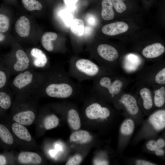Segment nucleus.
Segmentation results:
<instances>
[{
    "label": "nucleus",
    "instance_id": "obj_23",
    "mask_svg": "<svg viewBox=\"0 0 165 165\" xmlns=\"http://www.w3.org/2000/svg\"><path fill=\"white\" fill-rule=\"evenodd\" d=\"M0 138L5 143L9 145L12 144L13 138L9 130L4 125L0 124Z\"/></svg>",
    "mask_w": 165,
    "mask_h": 165
},
{
    "label": "nucleus",
    "instance_id": "obj_10",
    "mask_svg": "<svg viewBox=\"0 0 165 165\" xmlns=\"http://www.w3.org/2000/svg\"><path fill=\"white\" fill-rule=\"evenodd\" d=\"M120 101L130 114L134 115L138 112L139 108L136 100L132 95L128 94H124L121 97Z\"/></svg>",
    "mask_w": 165,
    "mask_h": 165
},
{
    "label": "nucleus",
    "instance_id": "obj_29",
    "mask_svg": "<svg viewBox=\"0 0 165 165\" xmlns=\"http://www.w3.org/2000/svg\"><path fill=\"white\" fill-rule=\"evenodd\" d=\"M165 145L164 140L162 138L157 140V141L153 140L148 141L146 144L147 148L149 150L152 151L156 150L161 148Z\"/></svg>",
    "mask_w": 165,
    "mask_h": 165
},
{
    "label": "nucleus",
    "instance_id": "obj_22",
    "mask_svg": "<svg viewBox=\"0 0 165 165\" xmlns=\"http://www.w3.org/2000/svg\"><path fill=\"white\" fill-rule=\"evenodd\" d=\"M140 94L143 100L144 107L147 110L151 109L153 103L150 90L148 88H144L140 90Z\"/></svg>",
    "mask_w": 165,
    "mask_h": 165
},
{
    "label": "nucleus",
    "instance_id": "obj_7",
    "mask_svg": "<svg viewBox=\"0 0 165 165\" xmlns=\"http://www.w3.org/2000/svg\"><path fill=\"white\" fill-rule=\"evenodd\" d=\"M100 84L102 86L107 88L109 93L114 95L119 93L123 86L122 82L119 80H115L112 84L110 78L107 77H102Z\"/></svg>",
    "mask_w": 165,
    "mask_h": 165
},
{
    "label": "nucleus",
    "instance_id": "obj_24",
    "mask_svg": "<svg viewBox=\"0 0 165 165\" xmlns=\"http://www.w3.org/2000/svg\"><path fill=\"white\" fill-rule=\"evenodd\" d=\"M154 102L157 107H160L164 104L165 101V88L163 86L154 91Z\"/></svg>",
    "mask_w": 165,
    "mask_h": 165
},
{
    "label": "nucleus",
    "instance_id": "obj_38",
    "mask_svg": "<svg viewBox=\"0 0 165 165\" xmlns=\"http://www.w3.org/2000/svg\"><path fill=\"white\" fill-rule=\"evenodd\" d=\"M94 162L95 165H108V162L106 161L105 160H96Z\"/></svg>",
    "mask_w": 165,
    "mask_h": 165
},
{
    "label": "nucleus",
    "instance_id": "obj_20",
    "mask_svg": "<svg viewBox=\"0 0 165 165\" xmlns=\"http://www.w3.org/2000/svg\"><path fill=\"white\" fill-rule=\"evenodd\" d=\"M57 37V35L54 32H48L45 33L41 38V42L43 47L47 51H52L53 46L52 41L56 39Z\"/></svg>",
    "mask_w": 165,
    "mask_h": 165
},
{
    "label": "nucleus",
    "instance_id": "obj_1",
    "mask_svg": "<svg viewBox=\"0 0 165 165\" xmlns=\"http://www.w3.org/2000/svg\"><path fill=\"white\" fill-rule=\"evenodd\" d=\"M73 89L66 83H53L49 85L46 92L49 96L59 98H66L72 94Z\"/></svg>",
    "mask_w": 165,
    "mask_h": 165
},
{
    "label": "nucleus",
    "instance_id": "obj_13",
    "mask_svg": "<svg viewBox=\"0 0 165 165\" xmlns=\"http://www.w3.org/2000/svg\"><path fill=\"white\" fill-rule=\"evenodd\" d=\"M35 115L31 111H25L17 113L13 117V120L23 125H29L34 122Z\"/></svg>",
    "mask_w": 165,
    "mask_h": 165
},
{
    "label": "nucleus",
    "instance_id": "obj_6",
    "mask_svg": "<svg viewBox=\"0 0 165 165\" xmlns=\"http://www.w3.org/2000/svg\"><path fill=\"white\" fill-rule=\"evenodd\" d=\"M165 51L164 46L160 43H156L148 45L143 50V55L147 58L158 57L164 53Z\"/></svg>",
    "mask_w": 165,
    "mask_h": 165
},
{
    "label": "nucleus",
    "instance_id": "obj_11",
    "mask_svg": "<svg viewBox=\"0 0 165 165\" xmlns=\"http://www.w3.org/2000/svg\"><path fill=\"white\" fill-rule=\"evenodd\" d=\"M17 61L14 64V69L20 72L27 69L29 67V60L25 52L22 50H17L16 53Z\"/></svg>",
    "mask_w": 165,
    "mask_h": 165
},
{
    "label": "nucleus",
    "instance_id": "obj_36",
    "mask_svg": "<svg viewBox=\"0 0 165 165\" xmlns=\"http://www.w3.org/2000/svg\"><path fill=\"white\" fill-rule=\"evenodd\" d=\"M135 163L137 165H155L156 164L147 161L138 160L136 161Z\"/></svg>",
    "mask_w": 165,
    "mask_h": 165
},
{
    "label": "nucleus",
    "instance_id": "obj_27",
    "mask_svg": "<svg viewBox=\"0 0 165 165\" xmlns=\"http://www.w3.org/2000/svg\"><path fill=\"white\" fill-rule=\"evenodd\" d=\"M24 8L28 11L40 10L42 8L41 4L36 0H22Z\"/></svg>",
    "mask_w": 165,
    "mask_h": 165
},
{
    "label": "nucleus",
    "instance_id": "obj_31",
    "mask_svg": "<svg viewBox=\"0 0 165 165\" xmlns=\"http://www.w3.org/2000/svg\"><path fill=\"white\" fill-rule=\"evenodd\" d=\"M113 6L119 13H122L127 9V7L122 0H111Z\"/></svg>",
    "mask_w": 165,
    "mask_h": 165
},
{
    "label": "nucleus",
    "instance_id": "obj_41",
    "mask_svg": "<svg viewBox=\"0 0 165 165\" xmlns=\"http://www.w3.org/2000/svg\"><path fill=\"white\" fill-rule=\"evenodd\" d=\"M155 151L156 154L157 155L162 156L164 154V151L161 148L158 149Z\"/></svg>",
    "mask_w": 165,
    "mask_h": 165
},
{
    "label": "nucleus",
    "instance_id": "obj_5",
    "mask_svg": "<svg viewBox=\"0 0 165 165\" xmlns=\"http://www.w3.org/2000/svg\"><path fill=\"white\" fill-rule=\"evenodd\" d=\"M97 51L100 56L104 59L109 61H113L118 57L116 50L113 46L106 44L99 46Z\"/></svg>",
    "mask_w": 165,
    "mask_h": 165
},
{
    "label": "nucleus",
    "instance_id": "obj_15",
    "mask_svg": "<svg viewBox=\"0 0 165 165\" xmlns=\"http://www.w3.org/2000/svg\"><path fill=\"white\" fill-rule=\"evenodd\" d=\"M33 78L32 74L27 71L18 75L13 81V85L19 89H21L29 84Z\"/></svg>",
    "mask_w": 165,
    "mask_h": 165
},
{
    "label": "nucleus",
    "instance_id": "obj_17",
    "mask_svg": "<svg viewBox=\"0 0 165 165\" xmlns=\"http://www.w3.org/2000/svg\"><path fill=\"white\" fill-rule=\"evenodd\" d=\"M31 53L35 58L33 63L35 66L43 67L46 65L47 61V58L42 51L38 48H34L31 50Z\"/></svg>",
    "mask_w": 165,
    "mask_h": 165
},
{
    "label": "nucleus",
    "instance_id": "obj_12",
    "mask_svg": "<svg viewBox=\"0 0 165 165\" xmlns=\"http://www.w3.org/2000/svg\"><path fill=\"white\" fill-rule=\"evenodd\" d=\"M19 162L22 164H38L42 161L40 156L34 152H24L20 153L18 157Z\"/></svg>",
    "mask_w": 165,
    "mask_h": 165
},
{
    "label": "nucleus",
    "instance_id": "obj_40",
    "mask_svg": "<svg viewBox=\"0 0 165 165\" xmlns=\"http://www.w3.org/2000/svg\"><path fill=\"white\" fill-rule=\"evenodd\" d=\"M6 38V36L4 33L0 32V43L4 41Z\"/></svg>",
    "mask_w": 165,
    "mask_h": 165
},
{
    "label": "nucleus",
    "instance_id": "obj_4",
    "mask_svg": "<svg viewBox=\"0 0 165 165\" xmlns=\"http://www.w3.org/2000/svg\"><path fill=\"white\" fill-rule=\"evenodd\" d=\"M129 26L126 23L118 21L111 23L104 26L102 29V32L109 36H114L127 31Z\"/></svg>",
    "mask_w": 165,
    "mask_h": 165
},
{
    "label": "nucleus",
    "instance_id": "obj_34",
    "mask_svg": "<svg viewBox=\"0 0 165 165\" xmlns=\"http://www.w3.org/2000/svg\"><path fill=\"white\" fill-rule=\"evenodd\" d=\"M86 20L87 23L90 25L94 26L96 24V18L93 15H88L86 17Z\"/></svg>",
    "mask_w": 165,
    "mask_h": 165
},
{
    "label": "nucleus",
    "instance_id": "obj_32",
    "mask_svg": "<svg viewBox=\"0 0 165 165\" xmlns=\"http://www.w3.org/2000/svg\"><path fill=\"white\" fill-rule=\"evenodd\" d=\"M82 156L79 154H76L70 158L66 163V165H78L82 161Z\"/></svg>",
    "mask_w": 165,
    "mask_h": 165
},
{
    "label": "nucleus",
    "instance_id": "obj_16",
    "mask_svg": "<svg viewBox=\"0 0 165 165\" xmlns=\"http://www.w3.org/2000/svg\"><path fill=\"white\" fill-rule=\"evenodd\" d=\"M13 131L16 135L20 139L30 141L31 136L27 128L23 125L17 123H14L12 125Z\"/></svg>",
    "mask_w": 165,
    "mask_h": 165
},
{
    "label": "nucleus",
    "instance_id": "obj_14",
    "mask_svg": "<svg viewBox=\"0 0 165 165\" xmlns=\"http://www.w3.org/2000/svg\"><path fill=\"white\" fill-rule=\"evenodd\" d=\"M70 139L73 142L84 144L90 142L92 139V137L88 131L79 130L72 133L70 136Z\"/></svg>",
    "mask_w": 165,
    "mask_h": 165
},
{
    "label": "nucleus",
    "instance_id": "obj_28",
    "mask_svg": "<svg viewBox=\"0 0 165 165\" xmlns=\"http://www.w3.org/2000/svg\"><path fill=\"white\" fill-rule=\"evenodd\" d=\"M10 20L9 16L0 10V32L5 33L9 29Z\"/></svg>",
    "mask_w": 165,
    "mask_h": 165
},
{
    "label": "nucleus",
    "instance_id": "obj_9",
    "mask_svg": "<svg viewBox=\"0 0 165 165\" xmlns=\"http://www.w3.org/2000/svg\"><path fill=\"white\" fill-rule=\"evenodd\" d=\"M149 120L156 130L163 129L165 127V111L160 110L155 112L150 116Z\"/></svg>",
    "mask_w": 165,
    "mask_h": 165
},
{
    "label": "nucleus",
    "instance_id": "obj_35",
    "mask_svg": "<svg viewBox=\"0 0 165 165\" xmlns=\"http://www.w3.org/2000/svg\"><path fill=\"white\" fill-rule=\"evenodd\" d=\"M6 81V76L5 73L2 71H0V88L3 87Z\"/></svg>",
    "mask_w": 165,
    "mask_h": 165
},
{
    "label": "nucleus",
    "instance_id": "obj_18",
    "mask_svg": "<svg viewBox=\"0 0 165 165\" xmlns=\"http://www.w3.org/2000/svg\"><path fill=\"white\" fill-rule=\"evenodd\" d=\"M67 121L69 126L73 130H77L81 127L80 117L78 112L74 109H71L68 111Z\"/></svg>",
    "mask_w": 165,
    "mask_h": 165
},
{
    "label": "nucleus",
    "instance_id": "obj_39",
    "mask_svg": "<svg viewBox=\"0 0 165 165\" xmlns=\"http://www.w3.org/2000/svg\"><path fill=\"white\" fill-rule=\"evenodd\" d=\"M6 163V160L5 157L0 155V165H5Z\"/></svg>",
    "mask_w": 165,
    "mask_h": 165
},
{
    "label": "nucleus",
    "instance_id": "obj_26",
    "mask_svg": "<svg viewBox=\"0 0 165 165\" xmlns=\"http://www.w3.org/2000/svg\"><path fill=\"white\" fill-rule=\"evenodd\" d=\"M134 128V122L131 119H129L123 123L120 128V131L124 135H129L133 133Z\"/></svg>",
    "mask_w": 165,
    "mask_h": 165
},
{
    "label": "nucleus",
    "instance_id": "obj_37",
    "mask_svg": "<svg viewBox=\"0 0 165 165\" xmlns=\"http://www.w3.org/2000/svg\"><path fill=\"white\" fill-rule=\"evenodd\" d=\"M79 1V0H63L64 2L68 7H73Z\"/></svg>",
    "mask_w": 165,
    "mask_h": 165
},
{
    "label": "nucleus",
    "instance_id": "obj_30",
    "mask_svg": "<svg viewBox=\"0 0 165 165\" xmlns=\"http://www.w3.org/2000/svg\"><path fill=\"white\" fill-rule=\"evenodd\" d=\"M11 105V100L9 95L4 92H0V107L7 109Z\"/></svg>",
    "mask_w": 165,
    "mask_h": 165
},
{
    "label": "nucleus",
    "instance_id": "obj_21",
    "mask_svg": "<svg viewBox=\"0 0 165 165\" xmlns=\"http://www.w3.org/2000/svg\"><path fill=\"white\" fill-rule=\"evenodd\" d=\"M70 29L72 32L77 36H82L84 33V23L79 19H75L70 24Z\"/></svg>",
    "mask_w": 165,
    "mask_h": 165
},
{
    "label": "nucleus",
    "instance_id": "obj_19",
    "mask_svg": "<svg viewBox=\"0 0 165 165\" xmlns=\"http://www.w3.org/2000/svg\"><path fill=\"white\" fill-rule=\"evenodd\" d=\"M101 16L105 20L113 19L114 17V12L111 0H103L102 3Z\"/></svg>",
    "mask_w": 165,
    "mask_h": 165
},
{
    "label": "nucleus",
    "instance_id": "obj_2",
    "mask_svg": "<svg viewBox=\"0 0 165 165\" xmlns=\"http://www.w3.org/2000/svg\"><path fill=\"white\" fill-rule=\"evenodd\" d=\"M86 117L91 119H105L110 115V112L106 107H102L97 103H94L88 106L85 110Z\"/></svg>",
    "mask_w": 165,
    "mask_h": 165
},
{
    "label": "nucleus",
    "instance_id": "obj_8",
    "mask_svg": "<svg viewBox=\"0 0 165 165\" xmlns=\"http://www.w3.org/2000/svg\"><path fill=\"white\" fill-rule=\"evenodd\" d=\"M15 27L16 32L21 37H27L30 33V22L28 18L25 16H21L16 21Z\"/></svg>",
    "mask_w": 165,
    "mask_h": 165
},
{
    "label": "nucleus",
    "instance_id": "obj_33",
    "mask_svg": "<svg viewBox=\"0 0 165 165\" xmlns=\"http://www.w3.org/2000/svg\"><path fill=\"white\" fill-rule=\"evenodd\" d=\"M156 83L160 84L165 83V68L161 70L156 75L155 78Z\"/></svg>",
    "mask_w": 165,
    "mask_h": 165
},
{
    "label": "nucleus",
    "instance_id": "obj_25",
    "mask_svg": "<svg viewBox=\"0 0 165 165\" xmlns=\"http://www.w3.org/2000/svg\"><path fill=\"white\" fill-rule=\"evenodd\" d=\"M59 123V120L58 118L54 114L47 116L43 121L44 127L47 130L56 127L58 126Z\"/></svg>",
    "mask_w": 165,
    "mask_h": 165
},
{
    "label": "nucleus",
    "instance_id": "obj_3",
    "mask_svg": "<svg viewBox=\"0 0 165 165\" xmlns=\"http://www.w3.org/2000/svg\"><path fill=\"white\" fill-rule=\"evenodd\" d=\"M75 66L79 71L89 76L96 75L99 71V68L96 64L87 59L78 60L76 62Z\"/></svg>",
    "mask_w": 165,
    "mask_h": 165
}]
</instances>
